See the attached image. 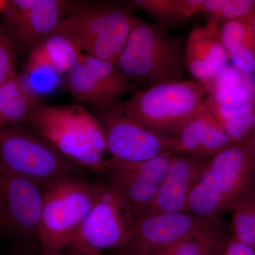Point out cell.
I'll list each match as a JSON object with an SVG mask.
<instances>
[{
    "instance_id": "e0dca14e",
    "label": "cell",
    "mask_w": 255,
    "mask_h": 255,
    "mask_svg": "<svg viewBox=\"0 0 255 255\" xmlns=\"http://www.w3.org/2000/svg\"><path fill=\"white\" fill-rule=\"evenodd\" d=\"M179 154L212 158L233 142L204 105L200 111L174 134Z\"/></svg>"
},
{
    "instance_id": "5bb4252c",
    "label": "cell",
    "mask_w": 255,
    "mask_h": 255,
    "mask_svg": "<svg viewBox=\"0 0 255 255\" xmlns=\"http://www.w3.org/2000/svg\"><path fill=\"white\" fill-rule=\"evenodd\" d=\"M73 1L11 0L4 11V30L13 46L31 51L54 32Z\"/></svg>"
},
{
    "instance_id": "f1b7e54d",
    "label": "cell",
    "mask_w": 255,
    "mask_h": 255,
    "mask_svg": "<svg viewBox=\"0 0 255 255\" xmlns=\"http://www.w3.org/2000/svg\"><path fill=\"white\" fill-rule=\"evenodd\" d=\"M68 255H101L100 252L82 248V247H70Z\"/></svg>"
},
{
    "instance_id": "277c9868",
    "label": "cell",
    "mask_w": 255,
    "mask_h": 255,
    "mask_svg": "<svg viewBox=\"0 0 255 255\" xmlns=\"http://www.w3.org/2000/svg\"><path fill=\"white\" fill-rule=\"evenodd\" d=\"M255 191V151L245 140L210 159L191 193L188 212L221 217Z\"/></svg>"
},
{
    "instance_id": "8fae6325",
    "label": "cell",
    "mask_w": 255,
    "mask_h": 255,
    "mask_svg": "<svg viewBox=\"0 0 255 255\" xmlns=\"http://www.w3.org/2000/svg\"><path fill=\"white\" fill-rule=\"evenodd\" d=\"M62 85L77 100L97 109L108 107L136 87L114 63L85 53L64 75Z\"/></svg>"
},
{
    "instance_id": "4dcf8cb0",
    "label": "cell",
    "mask_w": 255,
    "mask_h": 255,
    "mask_svg": "<svg viewBox=\"0 0 255 255\" xmlns=\"http://www.w3.org/2000/svg\"><path fill=\"white\" fill-rule=\"evenodd\" d=\"M9 1L8 0H0V14H3L8 6H9Z\"/></svg>"
},
{
    "instance_id": "603a6c76",
    "label": "cell",
    "mask_w": 255,
    "mask_h": 255,
    "mask_svg": "<svg viewBox=\"0 0 255 255\" xmlns=\"http://www.w3.org/2000/svg\"><path fill=\"white\" fill-rule=\"evenodd\" d=\"M204 107L214 116L233 143L243 141L253 127L255 106L226 107L219 106L206 97Z\"/></svg>"
},
{
    "instance_id": "2e32d148",
    "label": "cell",
    "mask_w": 255,
    "mask_h": 255,
    "mask_svg": "<svg viewBox=\"0 0 255 255\" xmlns=\"http://www.w3.org/2000/svg\"><path fill=\"white\" fill-rule=\"evenodd\" d=\"M229 61L221 41L219 26L207 22L190 32L186 41L185 63L192 80L206 85Z\"/></svg>"
},
{
    "instance_id": "44dd1931",
    "label": "cell",
    "mask_w": 255,
    "mask_h": 255,
    "mask_svg": "<svg viewBox=\"0 0 255 255\" xmlns=\"http://www.w3.org/2000/svg\"><path fill=\"white\" fill-rule=\"evenodd\" d=\"M38 103L26 78L17 72L0 85V115L9 127L26 124Z\"/></svg>"
},
{
    "instance_id": "3957f363",
    "label": "cell",
    "mask_w": 255,
    "mask_h": 255,
    "mask_svg": "<svg viewBox=\"0 0 255 255\" xmlns=\"http://www.w3.org/2000/svg\"><path fill=\"white\" fill-rule=\"evenodd\" d=\"M26 124L60 153L82 167L98 172L107 159L98 120L82 105H36Z\"/></svg>"
},
{
    "instance_id": "f546056e",
    "label": "cell",
    "mask_w": 255,
    "mask_h": 255,
    "mask_svg": "<svg viewBox=\"0 0 255 255\" xmlns=\"http://www.w3.org/2000/svg\"><path fill=\"white\" fill-rule=\"evenodd\" d=\"M245 141L248 143V145L251 147L255 151V114L254 122H253V127L248 136L245 139Z\"/></svg>"
},
{
    "instance_id": "836d02e7",
    "label": "cell",
    "mask_w": 255,
    "mask_h": 255,
    "mask_svg": "<svg viewBox=\"0 0 255 255\" xmlns=\"http://www.w3.org/2000/svg\"><path fill=\"white\" fill-rule=\"evenodd\" d=\"M6 125L5 124L4 119H2V117L0 115V129L2 128L3 127H4V126Z\"/></svg>"
},
{
    "instance_id": "d6986e66",
    "label": "cell",
    "mask_w": 255,
    "mask_h": 255,
    "mask_svg": "<svg viewBox=\"0 0 255 255\" xmlns=\"http://www.w3.org/2000/svg\"><path fill=\"white\" fill-rule=\"evenodd\" d=\"M82 51L76 43L60 33H52L32 48L26 65V73L49 69L65 75L76 63Z\"/></svg>"
},
{
    "instance_id": "1f68e13d",
    "label": "cell",
    "mask_w": 255,
    "mask_h": 255,
    "mask_svg": "<svg viewBox=\"0 0 255 255\" xmlns=\"http://www.w3.org/2000/svg\"><path fill=\"white\" fill-rule=\"evenodd\" d=\"M40 255H68L64 254L63 251L57 252V253H41Z\"/></svg>"
},
{
    "instance_id": "4fadbf2b",
    "label": "cell",
    "mask_w": 255,
    "mask_h": 255,
    "mask_svg": "<svg viewBox=\"0 0 255 255\" xmlns=\"http://www.w3.org/2000/svg\"><path fill=\"white\" fill-rule=\"evenodd\" d=\"M136 221L129 206L115 193L105 188L103 195L69 248L82 247L99 252L120 248L127 241Z\"/></svg>"
},
{
    "instance_id": "8992f818",
    "label": "cell",
    "mask_w": 255,
    "mask_h": 255,
    "mask_svg": "<svg viewBox=\"0 0 255 255\" xmlns=\"http://www.w3.org/2000/svg\"><path fill=\"white\" fill-rule=\"evenodd\" d=\"M0 165L46 189L76 177L81 166L67 158L31 128L0 129Z\"/></svg>"
},
{
    "instance_id": "d6a6232c",
    "label": "cell",
    "mask_w": 255,
    "mask_h": 255,
    "mask_svg": "<svg viewBox=\"0 0 255 255\" xmlns=\"http://www.w3.org/2000/svg\"><path fill=\"white\" fill-rule=\"evenodd\" d=\"M252 23H253V33H254L255 38V11L254 14H253V19H252Z\"/></svg>"
},
{
    "instance_id": "7402d4cb",
    "label": "cell",
    "mask_w": 255,
    "mask_h": 255,
    "mask_svg": "<svg viewBox=\"0 0 255 255\" xmlns=\"http://www.w3.org/2000/svg\"><path fill=\"white\" fill-rule=\"evenodd\" d=\"M204 0H132L134 9L142 10L167 28L181 26L200 13Z\"/></svg>"
},
{
    "instance_id": "83f0119b",
    "label": "cell",
    "mask_w": 255,
    "mask_h": 255,
    "mask_svg": "<svg viewBox=\"0 0 255 255\" xmlns=\"http://www.w3.org/2000/svg\"><path fill=\"white\" fill-rule=\"evenodd\" d=\"M215 255H255V251L225 233L216 243Z\"/></svg>"
},
{
    "instance_id": "ac0fdd59",
    "label": "cell",
    "mask_w": 255,
    "mask_h": 255,
    "mask_svg": "<svg viewBox=\"0 0 255 255\" xmlns=\"http://www.w3.org/2000/svg\"><path fill=\"white\" fill-rule=\"evenodd\" d=\"M211 102L226 107L255 106V83L252 75L228 65L204 85Z\"/></svg>"
},
{
    "instance_id": "d590c367",
    "label": "cell",
    "mask_w": 255,
    "mask_h": 255,
    "mask_svg": "<svg viewBox=\"0 0 255 255\" xmlns=\"http://www.w3.org/2000/svg\"><path fill=\"white\" fill-rule=\"evenodd\" d=\"M2 228V223H1V217H0V229Z\"/></svg>"
},
{
    "instance_id": "cb8c5ba5",
    "label": "cell",
    "mask_w": 255,
    "mask_h": 255,
    "mask_svg": "<svg viewBox=\"0 0 255 255\" xmlns=\"http://www.w3.org/2000/svg\"><path fill=\"white\" fill-rule=\"evenodd\" d=\"M217 218L200 232L178 243L163 255H215L216 243L224 234L222 223Z\"/></svg>"
},
{
    "instance_id": "ffe728a7",
    "label": "cell",
    "mask_w": 255,
    "mask_h": 255,
    "mask_svg": "<svg viewBox=\"0 0 255 255\" xmlns=\"http://www.w3.org/2000/svg\"><path fill=\"white\" fill-rule=\"evenodd\" d=\"M253 14L228 21L220 27L221 41L233 66L249 75L255 71Z\"/></svg>"
},
{
    "instance_id": "7a4b0ae2",
    "label": "cell",
    "mask_w": 255,
    "mask_h": 255,
    "mask_svg": "<svg viewBox=\"0 0 255 255\" xmlns=\"http://www.w3.org/2000/svg\"><path fill=\"white\" fill-rule=\"evenodd\" d=\"M186 41L171 35L165 26L138 18L114 65L136 86L189 80Z\"/></svg>"
},
{
    "instance_id": "74e56055",
    "label": "cell",
    "mask_w": 255,
    "mask_h": 255,
    "mask_svg": "<svg viewBox=\"0 0 255 255\" xmlns=\"http://www.w3.org/2000/svg\"><path fill=\"white\" fill-rule=\"evenodd\" d=\"M163 255L161 254V255Z\"/></svg>"
},
{
    "instance_id": "ba28073f",
    "label": "cell",
    "mask_w": 255,
    "mask_h": 255,
    "mask_svg": "<svg viewBox=\"0 0 255 255\" xmlns=\"http://www.w3.org/2000/svg\"><path fill=\"white\" fill-rule=\"evenodd\" d=\"M97 110L96 118L111 157L127 162H139L179 154L173 137L127 115L123 103L117 101Z\"/></svg>"
},
{
    "instance_id": "8d00e7d4",
    "label": "cell",
    "mask_w": 255,
    "mask_h": 255,
    "mask_svg": "<svg viewBox=\"0 0 255 255\" xmlns=\"http://www.w3.org/2000/svg\"><path fill=\"white\" fill-rule=\"evenodd\" d=\"M118 255H129L122 254V253H119V254Z\"/></svg>"
},
{
    "instance_id": "52a82bcc",
    "label": "cell",
    "mask_w": 255,
    "mask_h": 255,
    "mask_svg": "<svg viewBox=\"0 0 255 255\" xmlns=\"http://www.w3.org/2000/svg\"><path fill=\"white\" fill-rule=\"evenodd\" d=\"M207 96L200 82H166L136 92L123 103L125 113L172 136L200 111Z\"/></svg>"
},
{
    "instance_id": "d4e9b609",
    "label": "cell",
    "mask_w": 255,
    "mask_h": 255,
    "mask_svg": "<svg viewBox=\"0 0 255 255\" xmlns=\"http://www.w3.org/2000/svg\"><path fill=\"white\" fill-rule=\"evenodd\" d=\"M255 11V0H204L200 13L208 22L221 27L225 23L246 17Z\"/></svg>"
},
{
    "instance_id": "9a60e30c",
    "label": "cell",
    "mask_w": 255,
    "mask_h": 255,
    "mask_svg": "<svg viewBox=\"0 0 255 255\" xmlns=\"http://www.w3.org/2000/svg\"><path fill=\"white\" fill-rule=\"evenodd\" d=\"M210 159L187 153L174 155L155 198L139 218L163 213L188 212L191 193Z\"/></svg>"
},
{
    "instance_id": "7c38bea8",
    "label": "cell",
    "mask_w": 255,
    "mask_h": 255,
    "mask_svg": "<svg viewBox=\"0 0 255 255\" xmlns=\"http://www.w3.org/2000/svg\"><path fill=\"white\" fill-rule=\"evenodd\" d=\"M27 178L0 165V217L2 227L24 240H38L45 191Z\"/></svg>"
},
{
    "instance_id": "4316f807",
    "label": "cell",
    "mask_w": 255,
    "mask_h": 255,
    "mask_svg": "<svg viewBox=\"0 0 255 255\" xmlns=\"http://www.w3.org/2000/svg\"><path fill=\"white\" fill-rule=\"evenodd\" d=\"M16 72L14 47L4 30L0 28V85Z\"/></svg>"
},
{
    "instance_id": "484cf974",
    "label": "cell",
    "mask_w": 255,
    "mask_h": 255,
    "mask_svg": "<svg viewBox=\"0 0 255 255\" xmlns=\"http://www.w3.org/2000/svg\"><path fill=\"white\" fill-rule=\"evenodd\" d=\"M231 211V236L255 251V191Z\"/></svg>"
},
{
    "instance_id": "5b68a950",
    "label": "cell",
    "mask_w": 255,
    "mask_h": 255,
    "mask_svg": "<svg viewBox=\"0 0 255 255\" xmlns=\"http://www.w3.org/2000/svg\"><path fill=\"white\" fill-rule=\"evenodd\" d=\"M105 187L77 177L68 178L45 191L38 226L41 253L68 248Z\"/></svg>"
},
{
    "instance_id": "e575fe53",
    "label": "cell",
    "mask_w": 255,
    "mask_h": 255,
    "mask_svg": "<svg viewBox=\"0 0 255 255\" xmlns=\"http://www.w3.org/2000/svg\"><path fill=\"white\" fill-rule=\"evenodd\" d=\"M17 255H31L30 253H28L27 251H25L23 252H21V253H18Z\"/></svg>"
},
{
    "instance_id": "6da1fadb",
    "label": "cell",
    "mask_w": 255,
    "mask_h": 255,
    "mask_svg": "<svg viewBox=\"0 0 255 255\" xmlns=\"http://www.w3.org/2000/svg\"><path fill=\"white\" fill-rule=\"evenodd\" d=\"M138 18L129 1H73L53 33L68 37L85 54L115 64Z\"/></svg>"
},
{
    "instance_id": "9c48e42d",
    "label": "cell",
    "mask_w": 255,
    "mask_h": 255,
    "mask_svg": "<svg viewBox=\"0 0 255 255\" xmlns=\"http://www.w3.org/2000/svg\"><path fill=\"white\" fill-rule=\"evenodd\" d=\"M174 156L139 162H127L110 156L97 172L100 184L119 196L137 219L155 198Z\"/></svg>"
},
{
    "instance_id": "30bf717a",
    "label": "cell",
    "mask_w": 255,
    "mask_h": 255,
    "mask_svg": "<svg viewBox=\"0 0 255 255\" xmlns=\"http://www.w3.org/2000/svg\"><path fill=\"white\" fill-rule=\"evenodd\" d=\"M190 212L163 213L139 218L120 253L129 255L163 254L178 243L200 232L215 219Z\"/></svg>"
}]
</instances>
